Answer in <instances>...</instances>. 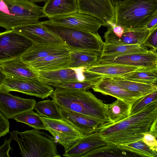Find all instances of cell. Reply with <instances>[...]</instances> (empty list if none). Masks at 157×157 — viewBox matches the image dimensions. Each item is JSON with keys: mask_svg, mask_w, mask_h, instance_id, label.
Listing matches in <instances>:
<instances>
[{"mask_svg": "<svg viewBox=\"0 0 157 157\" xmlns=\"http://www.w3.org/2000/svg\"><path fill=\"white\" fill-rule=\"evenodd\" d=\"M0 70L6 77L18 79L38 78L36 71L20 58L0 62Z\"/></svg>", "mask_w": 157, "mask_h": 157, "instance_id": "cell-19", "label": "cell"}, {"mask_svg": "<svg viewBox=\"0 0 157 157\" xmlns=\"http://www.w3.org/2000/svg\"><path fill=\"white\" fill-rule=\"evenodd\" d=\"M78 12L99 19L103 26L114 22V6L109 0H78Z\"/></svg>", "mask_w": 157, "mask_h": 157, "instance_id": "cell-12", "label": "cell"}, {"mask_svg": "<svg viewBox=\"0 0 157 157\" xmlns=\"http://www.w3.org/2000/svg\"><path fill=\"white\" fill-rule=\"evenodd\" d=\"M40 23L47 30L58 37L70 51H94L100 56L104 42L98 33L56 25L49 20Z\"/></svg>", "mask_w": 157, "mask_h": 157, "instance_id": "cell-6", "label": "cell"}, {"mask_svg": "<svg viewBox=\"0 0 157 157\" xmlns=\"http://www.w3.org/2000/svg\"><path fill=\"white\" fill-rule=\"evenodd\" d=\"M84 68H67L52 71H36L39 77L48 84L83 81L85 79L83 74Z\"/></svg>", "mask_w": 157, "mask_h": 157, "instance_id": "cell-18", "label": "cell"}, {"mask_svg": "<svg viewBox=\"0 0 157 157\" xmlns=\"http://www.w3.org/2000/svg\"><path fill=\"white\" fill-rule=\"evenodd\" d=\"M32 2H33L36 3V2H45L47 0H28Z\"/></svg>", "mask_w": 157, "mask_h": 157, "instance_id": "cell-41", "label": "cell"}, {"mask_svg": "<svg viewBox=\"0 0 157 157\" xmlns=\"http://www.w3.org/2000/svg\"><path fill=\"white\" fill-rule=\"evenodd\" d=\"M18 122L27 124L34 129L46 130L41 116L35 113L33 109L29 110L14 116L13 118Z\"/></svg>", "mask_w": 157, "mask_h": 157, "instance_id": "cell-33", "label": "cell"}, {"mask_svg": "<svg viewBox=\"0 0 157 157\" xmlns=\"http://www.w3.org/2000/svg\"><path fill=\"white\" fill-rule=\"evenodd\" d=\"M33 44L13 29L0 33V62L20 58Z\"/></svg>", "mask_w": 157, "mask_h": 157, "instance_id": "cell-9", "label": "cell"}, {"mask_svg": "<svg viewBox=\"0 0 157 157\" xmlns=\"http://www.w3.org/2000/svg\"><path fill=\"white\" fill-rule=\"evenodd\" d=\"M157 121V100L128 117L103 127L98 131L108 144L118 145L142 140Z\"/></svg>", "mask_w": 157, "mask_h": 157, "instance_id": "cell-1", "label": "cell"}, {"mask_svg": "<svg viewBox=\"0 0 157 157\" xmlns=\"http://www.w3.org/2000/svg\"><path fill=\"white\" fill-rule=\"evenodd\" d=\"M107 144L100 136L98 132L84 136L63 155L68 157H82L89 151Z\"/></svg>", "mask_w": 157, "mask_h": 157, "instance_id": "cell-21", "label": "cell"}, {"mask_svg": "<svg viewBox=\"0 0 157 157\" xmlns=\"http://www.w3.org/2000/svg\"><path fill=\"white\" fill-rule=\"evenodd\" d=\"M49 21L56 25L94 33H98L103 26L96 17L78 12L49 19Z\"/></svg>", "mask_w": 157, "mask_h": 157, "instance_id": "cell-13", "label": "cell"}, {"mask_svg": "<svg viewBox=\"0 0 157 157\" xmlns=\"http://www.w3.org/2000/svg\"><path fill=\"white\" fill-rule=\"evenodd\" d=\"M157 137L152 133L148 132L144 134L142 140L147 145L157 151Z\"/></svg>", "mask_w": 157, "mask_h": 157, "instance_id": "cell-37", "label": "cell"}, {"mask_svg": "<svg viewBox=\"0 0 157 157\" xmlns=\"http://www.w3.org/2000/svg\"><path fill=\"white\" fill-rule=\"evenodd\" d=\"M11 140L5 138L3 144L0 146V157H10L9 153L12 148L10 147Z\"/></svg>", "mask_w": 157, "mask_h": 157, "instance_id": "cell-38", "label": "cell"}, {"mask_svg": "<svg viewBox=\"0 0 157 157\" xmlns=\"http://www.w3.org/2000/svg\"><path fill=\"white\" fill-rule=\"evenodd\" d=\"M110 63L136 67L145 69H157L156 51L137 52L113 57L100 56L95 64Z\"/></svg>", "mask_w": 157, "mask_h": 157, "instance_id": "cell-11", "label": "cell"}, {"mask_svg": "<svg viewBox=\"0 0 157 157\" xmlns=\"http://www.w3.org/2000/svg\"><path fill=\"white\" fill-rule=\"evenodd\" d=\"M50 96L58 107L109 124H112L106 114L105 103L90 91L56 88Z\"/></svg>", "mask_w": 157, "mask_h": 157, "instance_id": "cell-2", "label": "cell"}, {"mask_svg": "<svg viewBox=\"0 0 157 157\" xmlns=\"http://www.w3.org/2000/svg\"><path fill=\"white\" fill-rule=\"evenodd\" d=\"M93 84L94 82L84 80L62 83H50L48 85L55 88L66 89L86 90L92 88Z\"/></svg>", "mask_w": 157, "mask_h": 157, "instance_id": "cell-34", "label": "cell"}, {"mask_svg": "<svg viewBox=\"0 0 157 157\" xmlns=\"http://www.w3.org/2000/svg\"><path fill=\"white\" fill-rule=\"evenodd\" d=\"M70 58V52L52 55L28 64L36 71L57 70L67 68Z\"/></svg>", "mask_w": 157, "mask_h": 157, "instance_id": "cell-24", "label": "cell"}, {"mask_svg": "<svg viewBox=\"0 0 157 157\" xmlns=\"http://www.w3.org/2000/svg\"><path fill=\"white\" fill-rule=\"evenodd\" d=\"M132 105L119 99L112 103L105 104V112L109 120L114 124L130 116Z\"/></svg>", "mask_w": 157, "mask_h": 157, "instance_id": "cell-26", "label": "cell"}, {"mask_svg": "<svg viewBox=\"0 0 157 157\" xmlns=\"http://www.w3.org/2000/svg\"><path fill=\"white\" fill-rule=\"evenodd\" d=\"M58 108L62 119L84 136L98 132L109 125L67 109Z\"/></svg>", "mask_w": 157, "mask_h": 157, "instance_id": "cell-14", "label": "cell"}, {"mask_svg": "<svg viewBox=\"0 0 157 157\" xmlns=\"http://www.w3.org/2000/svg\"><path fill=\"white\" fill-rule=\"evenodd\" d=\"M43 7L28 0H0V26L6 30L39 22Z\"/></svg>", "mask_w": 157, "mask_h": 157, "instance_id": "cell-4", "label": "cell"}, {"mask_svg": "<svg viewBox=\"0 0 157 157\" xmlns=\"http://www.w3.org/2000/svg\"><path fill=\"white\" fill-rule=\"evenodd\" d=\"M141 68L118 64H95L84 68L83 71L90 74L93 79H95L102 77L120 76Z\"/></svg>", "mask_w": 157, "mask_h": 157, "instance_id": "cell-20", "label": "cell"}, {"mask_svg": "<svg viewBox=\"0 0 157 157\" xmlns=\"http://www.w3.org/2000/svg\"><path fill=\"white\" fill-rule=\"evenodd\" d=\"M119 76L129 80L157 84V69L141 68Z\"/></svg>", "mask_w": 157, "mask_h": 157, "instance_id": "cell-30", "label": "cell"}, {"mask_svg": "<svg viewBox=\"0 0 157 157\" xmlns=\"http://www.w3.org/2000/svg\"><path fill=\"white\" fill-rule=\"evenodd\" d=\"M46 130L54 138L56 143L62 145L66 151L84 136L63 120H54L41 116Z\"/></svg>", "mask_w": 157, "mask_h": 157, "instance_id": "cell-10", "label": "cell"}, {"mask_svg": "<svg viewBox=\"0 0 157 157\" xmlns=\"http://www.w3.org/2000/svg\"><path fill=\"white\" fill-rule=\"evenodd\" d=\"M12 29L28 38L34 44H65L58 37L45 29L40 21L17 27Z\"/></svg>", "mask_w": 157, "mask_h": 157, "instance_id": "cell-16", "label": "cell"}, {"mask_svg": "<svg viewBox=\"0 0 157 157\" xmlns=\"http://www.w3.org/2000/svg\"><path fill=\"white\" fill-rule=\"evenodd\" d=\"M157 28L153 30L144 42L142 46L149 47L150 50L156 51L157 50Z\"/></svg>", "mask_w": 157, "mask_h": 157, "instance_id": "cell-36", "label": "cell"}, {"mask_svg": "<svg viewBox=\"0 0 157 157\" xmlns=\"http://www.w3.org/2000/svg\"><path fill=\"white\" fill-rule=\"evenodd\" d=\"M10 139L15 141L24 157H59L54 138L34 129L23 132H10Z\"/></svg>", "mask_w": 157, "mask_h": 157, "instance_id": "cell-5", "label": "cell"}, {"mask_svg": "<svg viewBox=\"0 0 157 157\" xmlns=\"http://www.w3.org/2000/svg\"><path fill=\"white\" fill-rule=\"evenodd\" d=\"M138 155L119 148L117 145L107 144L89 151L82 157H133Z\"/></svg>", "mask_w": 157, "mask_h": 157, "instance_id": "cell-29", "label": "cell"}, {"mask_svg": "<svg viewBox=\"0 0 157 157\" xmlns=\"http://www.w3.org/2000/svg\"><path fill=\"white\" fill-rule=\"evenodd\" d=\"M2 117H3V115H2V114L0 112V122H1V121H2Z\"/></svg>", "mask_w": 157, "mask_h": 157, "instance_id": "cell-43", "label": "cell"}, {"mask_svg": "<svg viewBox=\"0 0 157 157\" xmlns=\"http://www.w3.org/2000/svg\"><path fill=\"white\" fill-rule=\"evenodd\" d=\"M70 50L65 45H39L33 44L21 56V59L28 64L50 55L68 53Z\"/></svg>", "mask_w": 157, "mask_h": 157, "instance_id": "cell-22", "label": "cell"}, {"mask_svg": "<svg viewBox=\"0 0 157 157\" xmlns=\"http://www.w3.org/2000/svg\"><path fill=\"white\" fill-rule=\"evenodd\" d=\"M107 77L113 83L129 91L145 96L157 90V84H147L129 80L119 76Z\"/></svg>", "mask_w": 157, "mask_h": 157, "instance_id": "cell-25", "label": "cell"}, {"mask_svg": "<svg viewBox=\"0 0 157 157\" xmlns=\"http://www.w3.org/2000/svg\"><path fill=\"white\" fill-rule=\"evenodd\" d=\"M156 100H157V90L142 97L132 105L130 116L142 110Z\"/></svg>", "mask_w": 157, "mask_h": 157, "instance_id": "cell-35", "label": "cell"}, {"mask_svg": "<svg viewBox=\"0 0 157 157\" xmlns=\"http://www.w3.org/2000/svg\"><path fill=\"white\" fill-rule=\"evenodd\" d=\"M70 58L67 68L78 69L85 68L95 63L100 55L94 51H70Z\"/></svg>", "mask_w": 157, "mask_h": 157, "instance_id": "cell-28", "label": "cell"}, {"mask_svg": "<svg viewBox=\"0 0 157 157\" xmlns=\"http://www.w3.org/2000/svg\"><path fill=\"white\" fill-rule=\"evenodd\" d=\"M36 103L33 99L23 98L9 92H0V112L8 120L24 112L33 109Z\"/></svg>", "mask_w": 157, "mask_h": 157, "instance_id": "cell-15", "label": "cell"}, {"mask_svg": "<svg viewBox=\"0 0 157 157\" xmlns=\"http://www.w3.org/2000/svg\"><path fill=\"white\" fill-rule=\"evenodd\" d=\"M146 27L152 31L157 28V15L155 16L146 25Z\"/></svg>", "mask_w": 157, "mask_h": 157, "instance_id": "cell-39", "label": "cell"}, {"mask_svg": "<svg viewBox=\"0 0 157 157\" xmlns=\"http://www.w3.org/2000/svg\"><path fill=\"white\" fill-rule=\"evenodd\" d=\"M92 88L95 92L109 95L126 102L132 105L144 97L126 90L112 82L107 77H102L94 81Z\"/></svg>", "mask_w": 157, "mask_h": 157, "instance_id": "cell-17", "label": "cell"}, {"mask_svg": "<svg viewBox=\"0 0 157 157\" xmlns=\"http://www.w3.org/2000/svg\"><path fill=\"white\" fill-rule=\"evenodd\" d=\"M33 109L40 116L54 120L62 119L58 106L53 100L48 99L36 103Z\"/></svg>", "mask_w": 157, "mask_h": 157, "instance_id": "cell-31", "label": "cell"}, {"mask_svg": "<svg viewBox=\"0 0 157 157\" xmlns=\"http://www.w3.org/2000/svg\"><path fill=\"white\" fill-rule=\"evenodd\" d=\"M104 34L105 44L142 45L151 32L144 27L131 29L109 23Z\"/></svg>", "mask_w": 157, "mask_h": 157, "instance_id": "cell-7", "label": "cell"}, {"mask_svg": "<svg viewBox=\"0 0 157 157\" xmlns=\"http://www.w3.org/2000/svg\"><path fill=\"white\" fill-rule=\"evenodd\" d=\"M111 4L114 6L117 3L122 0H109Z\"/></svg>", "mask_w": 157, "mask_h": 157, "instance_id": "cell-42", "label": "cell"}, {"mask_svg": "<svg viewBox=\"0 0 157 157\" xmlns=\"http://www.w3.org/2000/svg\"><path fill=\"white\" fill-rule=\"evenodd\" d=\"M6 75L0 70V86L6 78Z\"/></svg>", "mask_w": 157, "mask_h": 157, "instance_id": "cell-40", "label": "cell"}, {"mask_svg": "<svg viewBox=\"0 0 157 157\" xmlns=\"http://www.w3.org/2000/svg\"><path fill=\"white\" fill-rule=\"evenodd\" d=\"M54 90L39 77L29 79L6 77L0 86V92L16 91L44 99L49 96Z\"/></svg>", "mask_w": 157, "mask_h": 157, "instance_id": "cell-8", "label": "cell"}, {"mask_svg": "<svg viewBox=\"0 0 157 157\" xmlns=\"http://www.w3.org/2000/svg\"><path fill=\"white\" fill-rule=\"evenodd\" d=\"M151 51L142 45L104 43L100 56L113 57L135 53L147 52Z\"/></svg>", "mask_w": 157, "mask_h": 157, "instance_id": "cell-27", "label": "cell"}, {"mask_svg": "<svg viewBox=\"0 0 157 157\" xmlns=\"http://www.w3.org/2000/svg\"><path fill=\"white\" fill-rule=\"evenodd\" d=\"M114 6V23L128 29L146 27L157 15V0H122Z\"/></svg>", "mask_w": 157, "mask_h": 157, "instance_id": "cell-3", "label": "cell"}, {"mask_svg": "<svg viewBox=\"0 0 157 157\" xmlns=\"http://www.w3.org/2000/svg\"><path fill=\"white\" fill-rule=\"evenodd\" d=\"M123 150L141 157H157V151L145 144L142 140L117 145Z\"/></svg>", "mask_w": 157, "mask_h": 157, "instance_id": "cell-32", "label": "cell"}, {"mask_svg": "<svg viewBox=\"0 0 157 157\" xmlns=\"http://www.w3.org/2000/svg\"><path fill=\"white\" fill-rule=\"evenodd\" d=\"M43 11L49 19L78 13V0H47Z\"/></svg>", "mask_w": 157, "mask_h": 157, "instance_id": "cell-23", "label": "cell"}]
</instances>
